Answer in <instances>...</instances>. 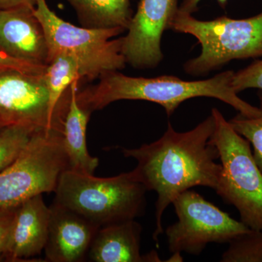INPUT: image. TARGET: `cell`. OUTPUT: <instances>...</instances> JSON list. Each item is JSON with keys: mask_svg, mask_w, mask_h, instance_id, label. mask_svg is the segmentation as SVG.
Returning a JSON list of instances; mask_svg holds the SVG:
<instances>
[{"mask_svg": "<svg viewBox=\"0 0 262 262\" xmlns=\"http://www.w3.org/2000/svg\"><path fill=\"white\" fill-rule=\"evenodd\" d=\"M172 205L178 222L165 230L172 254L198 256L208 244H229L251 229L190 189L179 194Z\"/></svg>", "mask_w": 262, "mask_h": 262, "instance_id": "8", "label": "cell"}, {"mask_svg": "<svg viewBox=\"0 0 262 262\" xmlns=\"http://www.w3.org/2000/svg\"><path fill=\"white\" fill-rule=\"evenodd\" d=\"M3 126H2L1 124H0V129L3 128Z\"/></svg>", "mask_w": 262, "mask_h": 262, "instance_id": "26", "label": "cell"}, {"mask_svg": "<svg viewBox=\"0 0 262 262\" xmlns=\"http://www.w3.org/2000/svg\"><path fill=\"white\" fill-rule=\"evenodd\" d=\"M79 81H75L70 85V103L63 120V144L68 158L69 169L94 174L99 160L91 156L88 150L86 132L91 113L77 101Z\"/></svg>", "mask_w": 262, "mask_h": 262, "instance_id": "15", "label": "cell"}, {"mask_svg": "<svg viewBox=\"0 0 262 262\" xmlns=\"http://www.w3.org/2000/svg\"><path fill=\"white\" fill-rule=\"evenodd\" d=\"M141 226L135 220L100 227L88 258L94 262L162 261L156 251L141 254Z\"/></svg>", "mask_w": 262, "mask_h": 262, "instance_id": "14", "label": "cell"}, {"mask_svg": "<svg viewBox=\"0 0 262 262\" xmlns=\"http://www.w3.org/2000/svg\"><path fill=\"white\" fill-rule=\"evenodd\" d=\"M34 7L0 10V51L18 61L46 67L49 50Z\"/></svg>", "mask_w": 262, "mask_h": 262, "instance_id": "11", "label": "cell"}, {"mask_svg": "<svg viewBox=\"0 0 262 262\" xmlns=\"http://www.w3.org/2000/svg\"><path fill=\"white\" fill-rule=\"evenodd\" d=\"M222 262H262V231L250 229L229 243Z\"/></svg>", "mask_w": 262, "mask_h": 262, "instance_id": "18", "label": "cell"}, {"mask_svg": "<svg viewBox=\"0 0 262 262\" xmlns=\"http://www.w3.org/2000/svg\"><path fill=\"white\" fill-rule=\"evenodd\" d=\"M34 14L42 24L48 50V63L58 55H67L80 63L83 78L94 80L127 64L122 52V37L125 32L115 28L91 29L76 27L52 11L46 0H36Z\"/></svg>", "mask_w": 262, "mask_h": 262, "instance_id": "6", "label": "cell"}, {"mask_svg": "<svg viewBox=\"0 0 262 262\" xmlns=\"http://www.w3.org/2000/svg\"><path fill=\"white\" fill-rule=\"evenodd\" d=\"M169 29L190 34L201 46V54L184 63L190 75H207L234 60L262 57V12L247 18L201 20L179 9Z\"/></svg>", "mask_w": 262, "mask_h": 262, "instance_id": "4", "label": "cell"}, {"mask_svg": "<svg viewBox=\"0 0 262 262\" xmlns=\"http://www.w3.org/2000/svg\"><path fill=\"white\" fill-rule=\"evenodd\" d=\"M100 227L53 202L50 207L46 260L51 262H81L87 259L90 248Z\"/></svg>", "mask_w": 262, "mask_h": 262, "instance_id": "12", "label": "cell"}, {"mask_svg": "<svg viewBox=\"0 0 262 262\" xmlns=\"http://www.w3.org/2000/svg\"><path fill=\"white\" fill-rule=\"evenodd\" d=\"M50 207L42 194L29 198L17 206L3 259L24 261L41 254L47 242Z\"/></svg>", "mask_w": 262, "mask_h": 262, "instance_id": "13", "label": "cell"}, {"mask_svg": "<svg viewBox=\"0 0 262 262\" xmlns=\"http://www.w3.org/2000/svg\"><path fill=\"white\" fill-rule=\"evenodd\" d=\"M68 108L66 103L54 115L43 75L14 69L0 70V124L35 129H60Z\"/></svg>", "mask_w": 262, "mask_h": 262, "instance_id": "9", "label": "cell"}, {"mask_svg": "<svg viewBox=\"0 0 262 262\" xmlns=\"http://www.w3.org/2000/svg\"><path fill=\"white\" fill-rule=\"evenodd\" d=\"M50 94L52 113H59L66 102L63 97L72 82L83 79L79 62L67 55H58L46 66L43 74Z\"/></svg>", "mask_w": 262, "mask_h": 262, "instance_id": "17", "label": "cell"}, {"mask_svg": "<svg viewBox=\"0 0 262 262\" xmlns=\"http://www.w3.org/2000/svg\"><path fill=\"white\" fill-rule=\"evenodd\" d=\"M215 127L211 140L220 154L222 174L215 192L235 207L241 221L262 231V173L253 158L251 144L231 126L220 110L212 108Z\"/></svg>", "mask_w": 262, "mask_h": 262, "instance_id": "5", "label": "cell"}, {"mask_svg": "<svg viewBox=\"0 0 262 262\" xmlns=\"http://www.w3.org/2000/svg\"><path fill=\"white\" fill-rule=\"evenodd\" d=\"M202 0H184L179 9L185 13L192 14L194 12L198 10V5ZM221 6L225 7L227 0H217Z\"/></svg>", "mask_w": 262, "mask_h": 262, "instance_id": "25", "label": "cell"}, {"mask_svg": "<svg viewBox=\"0 0 262 262\" xmlns=\"http://www.w3.org/2000/svg\"><path fill=\"white\" fill-rule=\"evenodd\" d=\"M234 71L228 70L206 80L186 81L176 76L146 78L112 71L101 75L98 84L77 91V99L91 114L115 101L140 100L160 104L170 116L180 104L190 98H213L230 105L244 116H258L259 108L246 102L234 91Z\"/></svg>", "mask_w": 262, "mask_h": 262, "instance_id": "2", "label": "cell"}, {"mask_svg": "<svg viewBox=\"0 0 262 262\" xmlns=\"http://www.w3.org/2000/svg\"><path fill=\"white\" fill-rule=\"evenodd\" d=\"M16 207L0 208V260L3 259Z\"/></svg>", "mask_w": 262, "mask_h": 262, "instance_id": "23", "label": "cell"}, {"mask_svg": "<svg viewBox=\"0 0 262 262\" xmlns=\"http://www.w3.org/2000/svg\"><path fill=\"white\" fill-rule=\"evenodd\" d=\"M36 0H0V10L11 9L24 5L35 6Z\"/></svg>", "mask_w": 262, "mask_h": 262, "instance_id": "24", "label": "cell"}, {"mask_svg": "<svg viewBox=\"0 0 262 262\" xmlns=\"http://www.w3.org/2000/svg\"><path fill=\"white\" fill-rule=\"evenodd\" d=\"M178 0H140L127 34L122 37L126 63L136 69L155 68L163 61L162 37L177 14Z\"/></svg>", "mask_w": 262, "mask_h": 262, "instance_id": "10", "label": "cell"}, {"mask_svg": "<svg viewBox=\"0 0 262 262\" xmlns=\"http://www.w3.org/2000/svg\"><path fill=\"white\" fill-rule=\"evenodd\" d=\"M232 86L237 94L251 89L262 91V60L254 61L246 68L234 72Z\"/></svg>", "mask_w": 262, "mask_h": 262, "instance_id": "21", "label": "cell"}, {"mask_svg": "<svg viewBox=\"0 0 262 262\" xmlns=\"http://www.w3.org/2000/svg\"><path fill=\"white\" fill-rule=\"evenodd\" d=\"M75 10L82 27H120L127 31L133 18L130 0H66Z\"/></svg>", "mask_w": 262, "mask_h": 262, "instance_id": "16", "label": "cell"}, {"mask_svg": "<svg viewBox=\"0 0 262 262\" xmlns=\"http://www.w3.org/2000/svg\"><path fill=\"white\" fill-rule=\"evenodd\" d=\"M214 127L212 115L186 132L174 130L168 122L158 140L140 147L121 148L125 158L137 162L133 170L137 180L158 194L152 236L158 246L164 213L179 194L198 186L214 191L218 187L222 167L216 163L220 154L211 140Z\"/></svg>", "mask_w": 262, "mask_h": 262, "instance_id": "1", "label": "cell"}, {"mask_svg": "<svg viewBox=\"0 0 262 262\" xmlns=\"http://www.w3.org/2000/svg\"><path fill=\"white\" fill-rule=\"evenodd\" d=\"M46 67H39L18 61L0 51V70L14 69L26 73L43 75Z\"/></svg>", "mask_w": 262, "mask_h": 262, "instance_id": "22", "label": "cell"}, {"mask_svg": "<svg viewBox=\"0 0 262 262\" xmlns=\"http://www.w3.org/2000/svg\"><path fill=\"white\" fill-rule=\"evenodd\" d=\"M37 130L39 129L21 125L0 129V172L15 161Z\"/></svg>", "mask_w": 262, "mask_h": 262, "instance_id": "19", "label": "cell"}, {"mask_svg": "<svg viewBox=\"0 0 262 262\" xmlns=\"http://www.w3.org/2000/svg\"><path fill=\"white\" fill-rule=\"evenodd\" d=\"M146 191L133 170L101 178L67 169L58 179L53 202L102 227L141 216Z\"/></svg>", "mask_w": 262, "mask_h": 262, "instance_id": "3", "label": "cell"}, {"mask_svg": "<svg viewBox=\"0 0 262 262\" xmlns=\"http://www.w3.org/2000/svg\"><path fill=\"white\" fill-rule=\"evenodd\" d=\"M67 169L63 130H36L15 161L0 172V208L15 207L32 196L54 192Z\"/></svg>", "mask_w": 262, "mask_h": 262, "instance_id": "7", "label": "cell"}, {"mask_svg": "<svg viewBox=\"0 0 262 262\" xmlns=\"http://www.w3.org/2000/svg\"><path fill=\"white\" fill-rule=\"evenodd\" d=\"M258 96L260 103L258 116L248 117L239 113L229 122L236 132L252 145L253 158L262 173V91H258Z\"/></svg>", "mask_w": 262, "mask_h": 262, "instance_id": "20", "label": "cell"}]
</instances>
